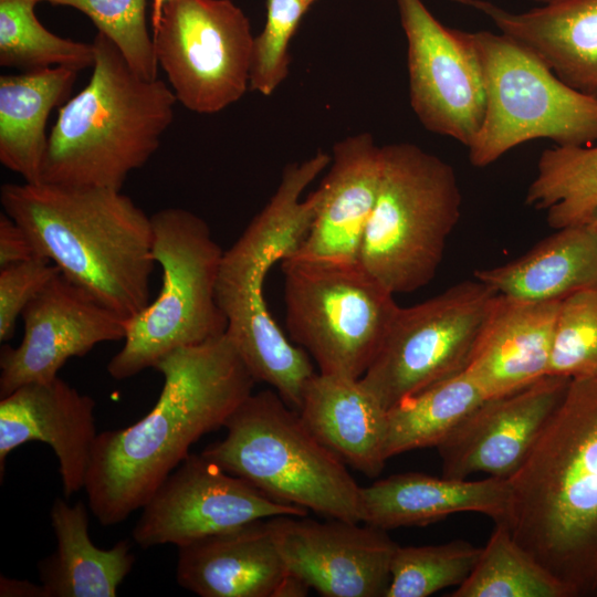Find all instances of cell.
<instances>
[{"label": "cell", "instance_id": "cell-23", "mask_svg": "<svg viewBox=\"0 0 597 597\" xmlns=\"http://www.w3.org/2000/svg\"><path fill=\"white\" fill-rule=\"evenodd\" d=\"M298 413L313 436L347 467L377 478L386 462L388 410L359 379L315 373Z\"/></svg>", "mask_w": 597, "mask_h": 597}, {"label": "cell", "instance_id": "cell-7", "mask_svg": "<svg viewBox=\"0 0 597 597\" xmlns=\"http://www.w3.org/2000/svg\"><path fill=\"white\" fill-rule=\"evenodd\" d=\"M151 258L161 268L157 297L127 320L123 347L107 364L116 380L149 368L167 353L226 333L227 318L217 301L223 251L208 223L184 208L150 216Z\"/></svg>", "mask_w": 597, "mask_h": 597}, {"label": "cell", "instance_id": "cell-2", "mask_svg": "<svg viewBox=\"0 0 597 597\" xmlns=\"http://www.w3.org/2000/svg\"><path fill=\"white\" fill-rule=\"evenodd\" d=\"M507 481L514 540L570 597H597V377L570 379Z\"/></svg>", "mask_w": 597, "mask_h": 597}, {"label": "cell", "instance_id": "cell-6", "mask_svg": "<svg viewBox=\"0 0 597 597\" xmlns=\"http://www.w3.org/2000/svg\"><path fill=\"white\" fill-rule=\"evenodd\" d=\"M384 167L359 263L389 292L411 293L434 277L461 216L450 164L410 143L383 146Z\"/></svg>", "mask_w": 597, "mask_h": 597}, {"label": "cell", "instance_id": "cell-3", "mask_svg": "<svg viewBox=\"0 0 597 597\" xmlns=\"http://www.w3.org/2000/svg\"><path fill=\"white\" fill-rule=\"evenodd\" d=\"M0 201L35 253L97 302L125 318L149 304L151 219L122 190L4 184Z\"/></svg>", "mask_w": 597, "mask_h": 597}, {"label": "cell", "instance_id": "cell-19", "mask_svg": "<svg viewBox=\"0 0 597 597\" xmlns=\"http://www.w3.org/2000/svg\"><path fill=\"white\" fill-rule=\"evenodd\" d=\"M561 303L496 295L465 369L486 398L548 376Z\"/></svg>", "mask_w": 597, "mask_h": 597}, {"label": "cell", "instance_id": "cell-38", "mask_svg": "<svg viewBox=\"0 0 597 597\" xmlns=\"http://www.w3.org/2000/svg\"><path fill=\"white\" fill-rule=\"evenodd\" d=\"M169 0H153L151 3V13H150V23L153 31H155L160 22L163 9L166 2Z\"/></svg>", "mask_w": 597, "mask_h": 597}, {"label": "cell", "instance_id": "cell-30", "mask_svg": "<svg viewBox=\"0 0 597 597\" xmlns=\"http://www.w3.org/2000/svg\"><path fill=\"white\" fill-rule=\"evenodd\" d=\"M34 0H0V65L25 71L93 66L94 48L49 31L34 13Z\"/></svg>", "mask_w": 597, "mask_h": 597}, {"label": "cell", "instance_id": "cell-33", "mask_svg": "<svg viewBox=\"0 0 597 597\" xmlns=\"http://www.w3.org/2000/svg\"><path fill=\"white\" fill-rule=\"evenodd\" d=\"M548 375L597 377V286L562 301Z\"/></svg>", "mask_w": 597, "mask_h": 597}, {"label": "cell", "instance_id": "cell-36", "mask_svg": "<svg viewBox=\"0 0 597 597\" xmlns=\"http://www.w3.org/2000/svg\"><path fill=\"white\" fill-rule=\"evenodd\" d=\"M39 256L25 231L6 212L0 214V268Z\"/></svg>", "mask_w": 597, "mask_h": 597}, {"label": "cell", "instance_id": "cell-37", "mask_svg": "<svg viewBox=\"0 0 597 597\" xmlns=\"http://www.w3.org/2000/svg\"><path fill=\"white\" fill-rule=\"evenodd\" d=\"M1 597H46L43 586L28 580L0 577Z\"/></svg>", "mask_w": 597, "mask_h": 597}, {"label": "cell", "instance_id": "cell-1", "mask_svg": "<svg viewBox=\"0 0 597 597\" xmlns=\"http://www.w3.org/2000/svg\"><path fill=\"white\" fill-rule=\"evenodd\" d=\"M157 402L137 422L97 434L84 489L104 526L142 509L202 436L224 427L256 383L227 333L176 348L153 366Z\"/></svg>", "mask_w": 597, "mask_h": 597}, {"label": "cell", "instance_id": "cell-13", "mask_svg": "<svg viewBox=\"0 0 597 597\" xmlns=\"http://www.w3.org/2000/svg\"><path fill=\"white\" fill-rule=\"evenodd\" d=\"M133 528L142 548L178 547L279 515L308 511L279 502L202 453H190L156 489Z\"/></svg>", "mask_w": 597, "mask_h": 597}, {"label": "cell", "instance_id": "cell-9", "mask_svg": "<svg viewBox=\"0 0 597 597\" xmlns=\"http://www.w3.org/2000/svg\"><path fill=\"white\" fill-rule=\"evenodd\" d=\"M291 341L320 373L360 379L399 307L394 294L359 263L281 261Z\"/></svg>", "mask_w": 597, "mask_h": 597}, {"label": "cell", "instance_id": "cell-32", "mask_svg": "<svg viewBox=\"0 0 597 597\" xmlns=\"http://www.w3.org/2000/svg\"><path fill=\"white\" fill-rule=\"evenodd\" d=\"M67 6L86 14L98 32L111 39L133 70L155 80L158 63L146 24V0H34Z\"/></svg>", "mask_w": 597, "mask_h": 597}, {"label": "cell", "instance_id": "cell-26", "mask_svg": "<svg viewBox=\"0 0 597 597\" xmlns=\"http://www.w3.org/2000/svg\"><path fill=\"white\" fill-rule=\"evenodd\" d=\"M76 75L73 69L53 66L0 77V161L24 182H42L48 118Z\"/></svg>", "mask_w": 597, "mask_h": 597}, {"label": "cell", "instance_id": "cell-17", "mask_svg": "<svg viewBox=\"0 0 597 597\" xmlns=\"http://www.w3.org/2000/svg\"><path fill=\"white\" fill-rule=\"evenodd\" d=\"M95 401L60 377L19 387L0 400V476L19 446L51 447L66 498L84 488L94 442Z\"/></svg>", "mask_w": 597, "mask_h": 597}, {"label": "cell", "instance_id": "cell-31", "mask_svg": "<svg viewBox=\"0 0 597 597\" xmlns=\"http://www.w3.org/2000/svg\"><path fill=\"white\" fill-rule=\"evenodd\" d=\"M481 547L455 540L438 545L398 546L385 597H427L460 586L471 574Z\"/></svg>", "mask_w": 597, "mask_h": 597}, {"label": "cell", "instance_id": "cell-10", "mask_svg": "<svg viewBox=\"0 0 597 597\" xmlns=\"http://www.w3.org/2000/svg\"><path fill=\"white\" fill-rule=\"evenodd\" d=\"M496 295L473 277L419 304L399 306L359 381L388 410L464 371Z\"/></svg>", "mask_w": 597, "mask_h": 597}, {"label": "cell", "instance_id": "cell-12", "mask_svg": "<svg viewBox=\"0 0 597 597\" xmlns=\"http://www.w3.org/2000/svg\"><path fill=\"white\" fill-rule=\"evenodd\" d=\"M396 1L415 114L426 129L469 147L485 113L483 69L470 32L444 27L421 0Z\"/></svg>", "mask_w": 597, "mask_h": 597}, {"label": "cell", "instance_id": "cell-39", "mask_svg": "<svg viewBox=\"0 0 597 597\" xmlns=\"http://www.w3.org/2000/svg\"><path fill=\"white\" fill-rule=\"evenodd\" d=\"M588 223H590V224H593L594 227L597 228V208L594 211V213L591 214L590 219L588 220Z\"/></svg>", "mask_w": 597, "mask_h": 597}, {"label": "cell", "instance_id": "cell-14", "mask_svg": "<svg viewBox=\"0 0 597 597\" xmlns=\"http://www.w3.org/2000/svg\"><path fill=\"white\" fill-rule=\"evenodd\" d=\"M360 522L279 515L268 524L289 574L324 597H385L399 546Z\"/></svg>", "mask_w": 597, "mask_h": 597}, {"label": "cell", "instance_id": "cell-22", "mask_svg": "<svg viewBox=\"0 0 597 597\" xmlns=\"http://www.w3.org/2000/svg\"><path fill=\"white\" fill-rule=\"evenodd\" d=\"M488 15L564 83L597 97V0H551L511 12L486 0H454Z\"/></svg>", "mask_w": 597, "mask_h": 597}, {"label": "cell", "instance_id": "cell-41", "mask_svg": "<svg viewBox=\"0 0 597 597\" xmlns=\"http://www.w3.org/2000/svg\"><path fill=\"white\" fill-rule=\"evenodd\" d=\"M536 1H540V2H544V3H545V2H548V1H551V0H536Z\"/></svg>", "mask_w": 597, "mask_h": 597}, {"label": "cell", "instance_id": "cell-16", "mask_svg": "<svg viewBox=\"0 0 597 597\" xmlns=\"http://www.w3.org/2000/svg\"><path fill=\"white\" fill-rule=\"evenodd\" d=\"M569 381L548 375L514 392L483 400L436 447L442 475L468 479L482 473L510 479L561 404Z\"/></svg>", "mask_w": 597, "mask_h": 597}, {"label": "cell", "instance_id": "cell-21", "mask_svg": "<svg viewBox=\"0 0 597 597\" xmlns=\"http://www.w3.org/2000/svg\"><path fill=\"white\" fill-rule=\"evenodd\" d=\"M509 503V481L493 476L469 480L406 472L360 488L362 522L385 531L468 512L504 522Z\"/></svg>", "mask_w": 597, "mask_h": 597}, {"label": "cell", "instance_id": "cell-25", "mask_svg": "<svg viewBox=\"0 0 597 597\" xmlns=\"http://www.w3.org/2000/svg\"><path fill=\"white\" fill-rule=\"evenodd\" d=\"M56 548L38 566L46 597H115L135 563L127 540L104 549L88 535L83 502L71 505L56 498L50 510Z\"/></svg>", "mask_w": 597, "mask_h": 597}, {"label": "cell", "instance_id": "cell-35", "mask_svg": "<svg viewBox=\"0 0 597 597\" xmlns=\"http://www.w3.org/2000/svg\"><path fill=\"white\" fill-rule=\"evenodd\" d=\"M61 272L43 256L0 268V341L14 334L17 320L25 306Z\"/></svg>", "mask_w": 597, "mask_h": 597}, {"label": "cell", "instance_id": "cell-24", "mask_svg": "<svg viewBox=\"0 0 597 597\" xmlns=\"http://www.w3.org/2000/svg\"><path fill=\"white\" fill-rule=\"evenodd\" d=\"M498 294L532 302H562L597 286V228L568 226L505 264L474 271Z\"/></svg>", "mask_w": 597, "mask_h": 597}, {"label": "cell", "instance_id": "cell-29", "mask_svg": "<svg viewBox=\"0 0 597 597\" xmlns=\"http://www.w3.org/2000/svg\"><path fill=\"white\" fill-rule=\"evenodd\" d=\"M450 597H570L568 589L530 555L507 525L495 523L468 578Z\"/></svg>", "mask_w": 597, "mask_h": 597}, {"label": "cell", "instance_id": "cell-18", "mask_svg": "<svg viewBox=\"0 0 597 597\" xmlns=\"http://www.w3.org/2000/svg\"><path fill=\"white\" fill-rule=\"evenodd\" d=\"M383 146L368 133L333 147L329 169L316 189L318 203L305 240L287 259L357 263L364 233L378 195Z\"/></svg>", "mask_w": 597, "mask_h": 597}, {"label": "cell", "instance_id": "cell-8", "mask_svg": "<svg viewBox=\"0 0 597 597\" xmlns=\"http://www.w3.org/2000/svg\"><path fill=\"white\" fill-rule=\"evenodd\" d=\"M485 85L482 125L468 147L474 167H486L525 142L557 146L597 140V97L564 83L535 53L501 33L470 32Z\"/></svg>", "mask_w": 597, "mask_h": 597}, {"label": "cell", "instance_id": "cell-5", "mask_svg": "<svg viewBox=\"0 0 597 597\" xmlns=\"http://www.w3.org/2000/svg\"><path fill=\"white\" fill-rule=\"evenodd\" d=\"M201 453L268 496L327 519L362 522L360 485L275 390L248 396Z\"/></svg>", "mask_w": 597, "mask_h": 597}, {"label": "cell", "instance_id": "cell-40", "mask_svg": "<svg viewBox=\"0 0 597 597\" xmlns=\"http://www.w3.org/2000/svg\"><path fill=\"white\" fill-rule=\"evenodd\" d=\"M316 0H303V2L310 8Z\"/></svg>", "mask_w": 597, "mask_h": 597}, {"label": "cell", "instance_id": "cell-15", "mask_svg": "<svg viewBox=\"0 0 597 597\" xmlns=\"http://www.w3.org/2000/svg\"><path fill=\"white\" fill-rule=\"evenodd\" d=\"M23 337L0 355V398L19 387L59 377L72 357L96 345L124 339L127 320L107 308L61 273L25 306Z\"/></svg>", "mask_w": 597, "mask_h": 597}, {"label": "cell", "instance_id": "cell-34", "mask_svg": "<svg viewBox=\"0 0 597 597\" xmlns=\"http://www.w3.org/2000/svg\"><path fill=\"white\" fill-rule=\"evenodd\" d=\"M303 0H266V20L253 39L250 88L264 96L273 94L290 69V42L303 14Z\"/></svg>", "mask_w": 597, "mask_h": 597}, {"label": "cell", "instance_id": "cell-20", "mask_svg": "<svg viewBox=\"0 0 597 597\" xmlns=\"http://www.w3.org/2000/svg\"><path fill=\"white\" fill-rule=\"evenodd\" d=\"M287 577L268 519L178 547L177 583L200 597H280Z\"/></svg>", "mask_w": 597, "mask_h": 597}, {"label": "cell", "instance_id": "cell-11", "mask_svg": "<svg viewBox=\"0 0 597 597\" xmlns=\"http://www.w3.org/2000/svg\"><path fill=\"white\" fill-rule=\"evenodd\" d=\"M253 39L248 18L230 0H169L153 31L158 66L177 101L199 114L243 96Z\"/></svg>", "mask_w": 597, "mask_h": 597}, {"label": "cell", "instance_id": "cell-28", "mask_svg": "<svg viewBox=\"0 0 597 597\" xmlns=\"http://www.w3.org/2000/svg\"><path fill=\"white\" fill-rule=\"evenodd\" d=\"M525 201L546 210L547 222L556 230L588 222L597 208V147L544 150Z\"/></svg>", "mask_w": 597, "mask_h": 597}, {"label": "cell", "instance_id": "cell-4", "mask_svg": "<svg viewBox=\"0 0 597 597\" xmlns=\"http://www.w3.org/2000/svg\"><path fill=\"white\" fill-rule=\"evenodd\" d=\"M92 44L93 73L59 109L42 182L122 190L158 149L177 98L164 81L136 73L105 34L97 32Z\"/></svg>", "mask_w": 597, "mask_h": 597}, {"label": "cell", "instance_id": "cell-27", "mask_svg": "<svg viewBox=\"0 0 597 597\" xmlns=\"http://www.w3.org/2000/svg\"><path fill=\"white\" fill-rule=\"evenodd\" d=\"M485 399L467 370L402 399L388 409L387 460L437 447Z\"/></svg>", "mask_w": 597, "mask_h": 597}]
</instances>
